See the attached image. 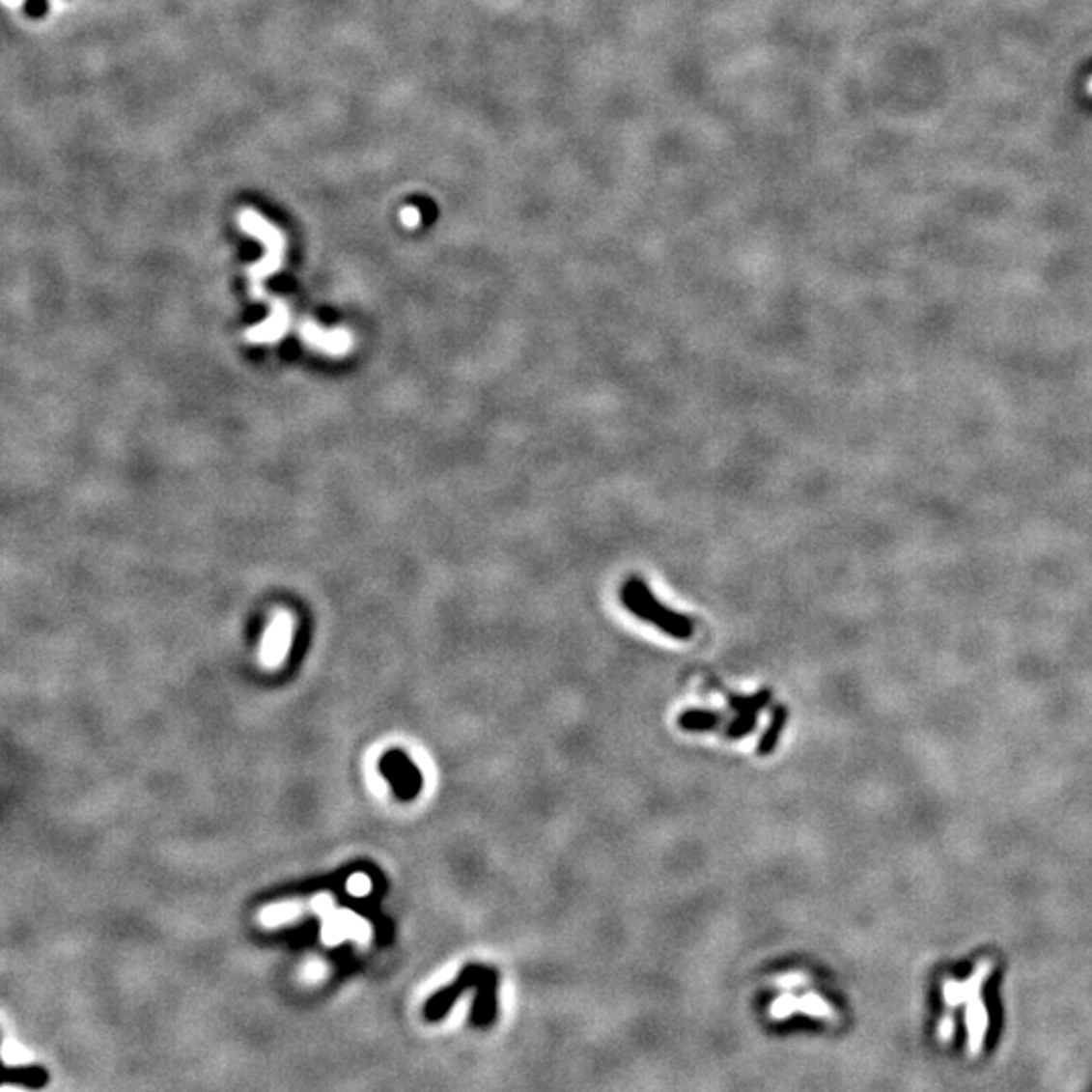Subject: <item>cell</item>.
<instances>
[{
	"mask_svg": "<svg viewBox=\"0 0 1092 1092\" xmlns=\"http://www.w3.org/2000/svg\"><path fill=\"white\" fill-rule=\"evenodd\" d=\"M621 597H624V603L631 613H635L639 619L650 621L652 626H656L663 633H668L676 639H688L694 633L692 621L658 603L656 597L644 585V581L631 579L624 587V595Z\"/></svg>",
	"mask_w": 1092,
	"mask_h": 1092,
	"instance_id": "6da1fadb",
	"label": "cell"
},
{
	"mask_svg": "<svg viewBox=\"0 0 1092 1092\" xmlns=\"http://www.w3.org/2000/svg\"><path fill=\"white\" fill-rule=\"evenodd\" d=\"M992 971V963L990 961H981V966L977 967L975 975L969 977L967 983H957V981H949L945 983V994L961 997L967 1001V1023H969V1052L977 1054L981 1050V1042L985 1036V1027H988V1014H985L981 999H979V990L983 985V979L990 975Z\"/></svg>",
	"mask_w": 1092,
	"mask_h": 1092,
	"instance_id": "7a4b0ae2",
	"label": "cell"
},
{
	"mask_svg": "<svg viewBox=\"0 0 1092 1092\" xmlns=\"http://www.w3.org/2000/svg\"><path fill=\"white\" fill-rule=\"evenodd\" d=\"M292 633H294L292 615L288 611L273 613L269 626L264 633L262 650H260V659L266 668L282 666V661L286 659L292 644Z\"/></svg>",
	"mask_w": 1092,
	"mask_h": 1092,
	"instance_id": "3957f363",
	"label": "cell"
},
{
	"mask_svg": "<svg viewBox=\"0 0 1092 1092\" xmlns=\"http://www.w3.org/2000/svg\"><path fill=\"white\" fill-rule=\"evenodd\" d=\"M726 698H728V704H731V709L737 713V718L726 726V737L728 739H742L746 735H751L757 728V716L765 709V706L770 702V690H761L753 696L728 694Z\"/></svg>",
	"mask_w": 1092,
	"mask_h": 1092,
	"instance_id": "277c9868",
	"label": "cell"
},
{
	"mask_svg": "<svg viewBox=\"0 0 1092 1092\" xmlns=\"http://www.w3.org/2000/svg\"><path fill=\"white\" fill-rule=\"evenodd\" d=\"M484 971H486V967L478 966V963L465 966L463 971L460 973V977L452 985H449V988L441 990L439 994H435L430 1001H427V1005H425L427 1020H432V1022L441 1020L449 1012V1008H452V1005L460 999V995L463 992H467L469 988H478V983H480Z\"/></svg>",
	"mask_w": 1092,
	"mask_h": 1092,
	"instance_id": "5b68a950",
	"label": "cell"
},
{
	"mask_svg": "<svg viewBox=\"0 0 1092 1092\" xmlns=\"http://www.w3.org/2000/svg\"><path fill=\"white\" fill-rule=\"evenodd\" d=\"M498 981H500L498 971L494 967H486L476 988L478 995L472 1010V1023L478 1027L491 1025L498 1016V995H496Z\"/></svg>",
	"mask_w": 1092,
	"mask_h": 1092,
	"instance_id": "8992f818",
	"label": "cell"
},
{
	"mask_svg": "<svg viewBox=\"0 0 1092 1092\" xmlns=\"http://www.w3.org/2000/svg\"><path fill=\"white\" fill-rule=\"evenodd\" d=\"M299 336L304 338V342H308L310 347H314L316 350H322L326 354H347L352 347V336L349 330L345 328H338V330H324L316 326L314 322H302L299 324Z\"/></svg>",
	"mask_w": 1092,
	"mask_h": 1092,
	"instance_id": "52a82bcc",
	"label": "cell"
},
{
	"mask_svg": "<svg viewBox=\"0 0 1092 1092\" xmlns=\"http://www.w3.org/2000/svg\"><path fill=\"white\" fill-rule=\"evenodd\" d=\"M349 937L364 938V937H367V925H364L360 918H356L350 912H330V914H326L324 933H322V938L326 940V943H338V940H345Z\"/></svg>",
	"mask_w": 1092,
	"mask_h": 1092,
	"instance_id": "ba28073f",
	"label": "cell"
},
{
	"mask_svg": "<svg viewBox=\"0 0 1092 1092\" xmlns=\"http://www.w3.org/2000/svg\"><path fill=\"white\" fill-rule=\"evenodd\" d=\"M724 714L714 713V711H686L678 716V726L682 731L686 733H706V731H716V728L722 724Z\"/></svg>",
	"mask_w": 1092,
	"mask_h": 1092,
	"instance_id": "9c48e42d",
	"label": "cell"
},
{
	"mask_svg": "<svg viewBox=\"0 0 1092 1092\" xmlns=\"http://www.w3.org/2000/svg\"><path fill=\"white\" fill-rule=\"evenodd\" d=\"M785 722H787V709H785V706H775L773 716H770L767 731L763 733V737L757 744V755L759 757H767V755L775 751L779 737H781L783 728H785Z\"/></svg>",
	"mask_w": 1092,
	"mask_h": 1092,
	"instance_id": "30bf717a",
	"label": "cell"
},
{
	"mask_svg": "<svg viewBox=\"0 0 1092 1092\" xmlns=\"http://www.w3.org/2000/svg\"><path fill=\"white\" fill-rule=\"evenodd\" d=\"M295 914H297V907H294V905H275V907H269L267 910H264L262 920L267 927H273V925L286 923V920H292Z\"/></svg>",
	"mask_w": 1092,
	"mask_h": 1092,
	"instance_id": "8fae6325",
	"label": "cell"
},
{
	"mask_svg": "<svg viewBox=\"0 0 1092 1092\" xmlns=\"http://www.w3.org/2000/svg\"><path fill=\"white\" fill-rule=\"evenodd\" d=\"M369 888H371L369 878H367V876H362V874H358V876H352V878H350V881H349V890H350L352 894H367V892H369Z\"/></svg>",
	"mask_w": 1092,
	"mask_h": 1092,
	"instance_id": "7c38bea8",
	"label": "cell"
},
{
	"mask_svg": "<svg viewBox=\"0 0 1092 1092\" xmlns=\"http://www.w3.org/2000/svg\"><path fill=\"white\" fill-rule=\"evenodd\" d=\"M322 975H324V967L320 966V963H310V966L306 967V977H308L310 981L322 979Z\"/></svg>",
	"mask_w": 1092,
	"mask_h": 1092,
	"instance_id": "4fadbf2b",
	"label": "cell"
},
{
	"mask_svg": "<svg viewBox=\"0 0 1092 1092\" xmlns=\"http://www.w3.org/2000/svg\"><path fill=\"white\" fill-rule=\"evenodd\" d=\"M1088 92L1092 94V79H1090V83H1088Z\"/></svg>",
	"mask_w": 1092,
	"mask_h": 1092,
	"instance_id": "5bb4252c",
	"label": "cell"
}]
</instances>
